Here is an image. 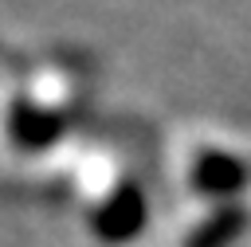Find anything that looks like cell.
Returning a JSON list of instances; mask_svg holds the SVG:
<instances>
[{
    "mask_svg": "<svg viewBox=\"0 0 251 247\" xmlns=\"http://www.w3.org/2000/svg\"><path fill=\"white\" fill-rule=\"evenodd\" d=\"M243 165L231 161V157H216V153H204L196 161V184L200 188H212V192H224V188H239L243 184Z\"/></svg>",
    "mask_w": 251,
    "mask_h": 247,
    "instance_id": "1",
    "label": "cell"
}]
</instances>
